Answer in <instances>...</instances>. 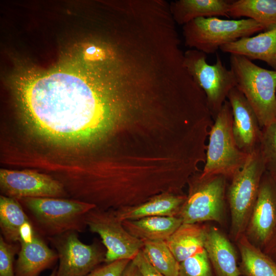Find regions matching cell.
I'll return each instance as SVG.
<instances>
[{"mask_svg":"<svg viewBox=\"0 0 276 276\" xmlns=\"http://www.w3.org/2000/svg\"><path fill=\"white\" fill-rule=\"evenodd\" d=\"M210 129L203 175H221L230 180L244 165L248 155L237 146L233 132V113L226 100Z\"/></svg>","mask_w":276,"mask_h":276,"instance_id":"5b68a950","label":"cell"},{"mask_svg":"<svg viewBox=\"0 0 276 276\" xmlns=\"http://www.w3.org/2000/svg\"><path fill=\"white\" fill-rule=\"evenodd\" d=\"M232 1L229 0H182L176 4V20L182 24L198 17L218 16L229 17L228 10Z\"/></svg>","mask_w":276,"mask_h":276,"instance_id":"7402d4cb","label":"cell"},{"mask_svg":"<svg viewBox=\"0 0 276 276\" xmlns=\"http://www.w3.org/2000/svg\"><path fill=\"white\" fill-rule=\"evenodd\" d=\"M265 171L258 147L248 155L243 167L227 185L226 198L231 214L230 234L235 242L244 234Z\"/></svg>","mask_w":276,"mask_h":276,"instance_id":"3957f363","label":"cell"},{"mask_svg":"<svg viewBox=\"0 0 276 276\" xmlns=\"http://www.w3.org/2000/svg\"><path fill=\"white\" fill-rule=\"evenodd\" d=\"M122 276H143L133 260H131L124 270Z\"/></svg>","mask_w":276,"mask_h":276,"instance_id":"4dcf8cb0","label":"cell"},{"mask_svg":"<svg viewBox=\"0 0 276 276\" xmlns=\"http://www.w3.org/2000/svg\"><path fill=\"white\" fill-rule=\"evenodd\" d=\"M263 30L264 28L251 19H223L217 17L195 18L183 28L186 45L205 54L214 53L222 45Z\"/></svg>","mask_w":276,"mask_h":276,"instance_id":"52a82bcc","label":"cell"},{"mask_svg":"<svg viewBox=\"0 0 276 276\" xmlns=\"http://www.w3.org/2000/svg\"><path fill=\"white\" fill-rule=\"evenodd\" d=\"M132 260L137 266L143 276H163L152 266L142 250Z\"/></svg>","mask_w":276,"mask_h":276,"instance_id":"f1b7e54d","label":"cell"},{"mask_svg":"<svg viewBox=\"0 0 276 276\" xmlns=\"http://www.w3.org/2000/svg\"><path fill=\"white\" fill-rule=\"evenodd\" d=\"M56 273H57V268L54 269L52 273L48 276H56Z\"/></svg>","mask_w":276,"mask_h":276,"instance_id":"1f68e13d","label":"cell"},{"mask_svg":"<svg viewBox=\"0 0 276 276\" xmlns=\"http://www.w3.org/2000/svg\"><path fill=\"white\" fill-rule=\"evenodd\" d=\"M0 187L5 196L19 199L27 197L63 198V183L51 176L31 170H0Z\"/></svg>","mask_w":276,"mask_h":276,"instance_id":"7c38bea8","label":"cell"},{"mask_svg":"<svg viewBox=\"0 0 276 276\" xmlns=\"http://www.w3.org/2000/svg\"><path fill=\"white\" fill-rule=\"evenodd\" d=\"M275 231L276 185L273 176L265 171L244 235L263 250Z\"/></svg>","mask_w":276,"mask_h":276,"instance_id":"8fae6325","label":"cell"},{"mask_svg":"<svg viewBox=\"0 0 276 276\" xmlns=\"http://www.w3.org/2000/svg\"><path fill=\"white\" fill-rule=\"evenodd\" d=\"M236 87L253 108L261 129L276 119V71L262 68L246 57L230 56Z\"/></svg>","mask_w":276,"mask_h":276,"instance_id":"7a4b0ae2","label":"cell"},{"mask_svg":"<svg viewBox=\"0 0 276 276\" xmlns=\"http://www.w3.org/2000/svg\"><path fill=\"white\" fill-rule=\"evenodd\" d=\"M185 64L195 83L204 92L208 108L214 120L227 100L229 91L236 87L234 73L227 69L217 55L212 65L206 62V54L188 51L185 54Z\"/></svg>","mask_w":276,"mask_h":276,"instance_id":"ba28073f","label":"cell"},{"mask_svg":"<svg viewBox=\"0 0 276 276\" xmlns=\"http://www.w3.org/2000/svg\"><path fill=\"white\" fill-rule=\"evenodd\" d=\"M179 276H216L204 248L179 263Z\"/></svg>","mask_w":276,"mask_h":276,"instance_id":"484cf974","label":"cell"},{"mask_svg":"<svg viewBox=\"0 0 276 276\" xmlns=\"http://www.w3.org/2000/svg\"><path fill=\"white\" fill-rule=\"evenodd\" d=\"M19 243L15 276H38L44 270L51 268L58 259L57 253L49 248L35 231L31 241L20 240Z\"/></svg>","mask_w":276,"mask_h":276,"instance_id":"9a60e30c","label":"cell"},{"mask_svg":"<svg viewBox=\"0 0 276 276\" xmlns=\"http://www.w3.org/2000/svg\"><path fill=\"white\" fill-rule=\"evenodd\" d=\"M142 250L152 266L163 276H179V263L165 241L144 242Z\"/></svg>","mask_w":276,"mask_h":276,"instance_id":"cb8c5ba5","label":"cell"},{"mask_svg":"<svg viewBox=\"0 0 276 276\" xmlns=\"http://www.w3.org/2000/svg\"><path fill=\"white\" fill-rule=\"evenodd\" d=\"M182 223L178 216H152L122 221L125 228L143 242L165 241Z\"/></svg>","mask_w":276,"mask_h":276,"instance_id":"ac0fdd59","label":"cell"},{"mask_svg":"<svg viewBox=\"0 0 276 276\" xmlns=\"http://www.w3.org/2000/svg\"><path fill=\"white\" fill-rule=\"evenodd\" d=\"M20 247L0 237V276H15L14 256Z\"/></svg>","mask_w":276,"mask_h":276,"instance_id":"4316f807","label":"cell"},{"mask_svg":"<svg viewBox=\"0 0 276 276\" xmlns=\"http://www.w3.org/2000/svg\"><path fill=\"white\" fill-rule=\"evenodd\" d=\"M233 113L232 130L239 149L249 155L259 146L262 134L257 117L242 93L234 87L227 96Z\"/></svg>","mask_w":276,"mask_h":276,"instance_id":"4fadbf2b","label":"cell"},{"mask_svg":"<svg viewBox=\"0 0 276 276\" xmlns=\"http://www.w3.org/2000/svg\"><path fill=\"white\" fill-rule=\"evenodd\" d=\"M209 225L183 223L165 241L178 263L203 249Z\"/></svg>","mask_w":276,"mask_h":276,"instance_id":"d6986e66","label":"cell"},{"mask_svg":"<svg viewBox=\"0 0 276 276\" xmlns=\"http://www.w3.org/2000/svg\"><path fill=\"white\" fill-rule=\"evenodd\" d=\"M219 49L224 53L241 55L250 60L263 61L276 71V27L222 45Z\"/></svg>","mask_w":276,"mask_h":276,"instance_id":"2e32d148","label":"cell"},{"mask_svg":"<svg viewBox=\"0 0 276 276\" xmlns=\"http://www.w3.org/2000/svg\"><path fill=\"white\" fill-rule=\"evenodd\" d=\"M274 179V180L275 181V185H276V175L272 176Z\"/></svg>","mask_w":276,"mask_h":276,"instance_id":"d6a6232c","label":"cell"},{"mask_svg":"<svg viewBox=\"0 0 276 276\" xmlns=\"http://www.w3.org/2000/svg\"><path fill=\"white\" fill-rule=\"evenodd\" d=\"M259 149L266 171L276 175V119L262 129Z\"/></svg>","mask_w":276,"mask_h":276,"instance_id":"d4e9b609","label":"cell"},{"mask_svg":"<svg viewBox=\"0 0 276 276\" xmlns=\"http://www.w3.org/2000/svg\"><path fill=\"white\" fill-rule=\"evenodd\" d=\"M31 213L40 229L49 237L74 231L82 232L87 213L96 208L75 199L27 197L17 199Z\"/></svg>","mask_w":276,"mask_h":276,"instance_id":"277c9868","label":"cell"},{"mask_svg":"<svg viewBox=\"0 0 276 276\" xmlns=\"http://www.w3.org/2000/svg\"><path fill=\"white\" fill-rule=\"evenodd\" d=\"M11 88L30 134L72 151L96 147L138 110L147 73L121 41L94 37L79 43L51 67L18 66Z\"/></svg>","mask_w":276,"mask_h":276,"instance_id":"6da1fadb","label":"cell"},{"mask_svg":"<svg viewBox=\"0 0 276 276\" xmlns=\"http://www.w3.org/2000/svg\"><path fill=\"white\" fill-rule=\"evenodd\" d=\"M85 223L91 232L100 237L106 248L105 263L132 260L143 247L144 242L125 228L113 210L95 208L86 215Z\"/></svg>","mask_w":276,"mask_h":276,"instance_id":"9c48e42d","label":"cell"},{"mask_svg":"<svg viewBox=\"0 0 276 276\" xmlns=\"http://www.w3.org/2000/svg\"><path fill=\"white\" fill-rule=\"evenodd\" d=\"M262 251L276 262V231Z\"/></svg>","mask_w":276,"mask_h":276,"instance_id":"f546056e","label":"cell"},{"mask_svg":"<svg viewBox=\"0 0 276 276\" xmlns=\"http://www.w3.org/2000/svg\"><path fill=\"white\" fill-rule=\"evenodd\" d=\"M131 260H119L99 266L85 276H122Z\"/></svg>","mask_w":276,"mask_h":276,"instance_id":"83f0119b","label":"cell"},{"mask_svg":"<svg viewBox=\"0 0 276 276\" xmlns=\"http://www.w3.org/2000/svg\"><path fill=\"white\" fill-rule=\"evenodd\" d=\"M77 233L70 231L48 237L58 256L56 276H85L105 262L106 250L97 242L82 243Z\"/></svg>","mask_w":276,"mask_h":276,"instance_id":"30bf717a","label":"cell"},{"mask_svg":"<svg viewBox=\"0 0 276 276\" xmlns=\"http://www.w3.org/2000/svg\"><path fill=\"white\" fill-rule=\"evenodd\" d=\"M31 222L18 200L5 195L0 196V227L4 239L14 243L20 241V229Z\"/></svg>","mask_w":276,"mask_h":276,"instance_id":"603a6c76","label":"cell"},{"mask_svg":"<svg viewBox=\"0 0 276 276\" xmlns=\"http://www.w3.org/2000/svg\"><path fill=\"white\" fill-rule=\"evenodd\" d=\"M241 276H276V262L243 235L236 242Z\"/></svg>","mask_w":276,"mask_h":276,"instance_id":"ffe728a7","label":"cell"},{"mask_svg":"<svg viewBox=\"0 0 276 276\" xmlns=\"http://www.w3.org/2000/svg\"><path fill=\"white\" fill-rule=\"evenodd\" d=\"M186 195L164 192L138 205L114 210L122 221L152 216H178Z\"/></svg>","mask_w":276,"mask_h":276,"instance_id":"e0dca14e","label":"cell"},{"mask_svg":"<svg viewBox=\"0 0 276 276\" xmlns=\"http://www.w3.org/2000/svg\"><path fill=\"white\" fill-rule=\"evenodd\" d=\"M229 17L251 19L261 25L265 31L276 27V0L232 1Z\"/></svg>","mask_w":276,"mask_h":276,"instance_id":"44dd1931","label":"cell"},{"mask_svg":"<svg viewBox=\"0 0 276 276\" xmlns=\"http://www.w3.org/2000/svg\"><path fill=\"white\" fill-rule=\"evenodd\" d=\"M204 249L216 276H241L236 250L217 227L209 225Z\"/></svg>","mask_w":276,"mask_h":276,"instance_id":"5bb4252c","label":"cell"},{"mask_svg":"<svg viewBox=\"0 0 276 276\" xmlns=\"http://www.w3.org/2000/svg\"><path fill=\"white\" fill-rule=\"evenodd\" d=\"M227 179L200 174L188 180L189 192L178 214L183 223H224Z\"/></svg>","mask_w":276,"mask_h":276,"instance_id":"8992f818","label":"cell"}]
</instances>
